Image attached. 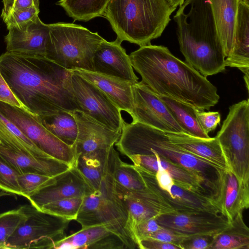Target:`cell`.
Listing matches in <instances>:
<instances>
[{"instance_id": "6da1fadb", "label": "cell", "mask_w": 249, "mask_h": 249, "mask_svg": "<svg viewBox=\"0 0 249 249\" xmlns=\"http://www.w3.org/2000/svg\"><path fill=\"white\" fill-rule=\"evenodd\" d=\"M0 71L24 108L38 116L81 111L72 93V71L45 56L6 52Z\"/></svg>"}, {"instance_id": "7a4b0ae2", "label": "cell", "mask_w": 249, "mask_h": 249, "mask_svg": "<svg viewBox=\"0 0 249 249\" xmlns=\"http://www.w3.org/2000/svg\"><path fill=\"white\" fill-rule=\"evenodd\" d=\"M142 82L158 95L169 97L199 110L218 103L216 88L186 62L161 45L140 47L129 55Z\"/></svg>"}, {"instance_id": "3957f363", "label": "cell", "mask_w": 249, "mask_h": 249, "mask_svg": "<svg viewBox=\"0 0 249 249\" xmlns=\"http://www.w3.org/2000/svg\"><path fill=\"white\" fill-rule=\"evenodd\" d=\"M174 19L186 62L205 77L225 70V56L209 0H184Z\"/></svg>"}, {"instance_id": "277c9868", "label": "cell", "mask_w": 249, "mask_h": 249, "mask_svg": "<svg viewBox=\"0 0 249 249\" xmlns=\"http://www.w3.org/2000/svg\"><path fill=\"white\" fill-rule=\"evenodd\" d=\"M115 144L117 150L128 158L135 155L156 154L181 166L202 181L214 199L218 194L224 170L174 144L163 131L137 122H124Z\"/></svg>"}, {"instance_id": "5b68a950", "label": "cell", "mask_w": 249, "mask_h": 249, "mask_svg": "<svg viewBox=\"0 0 249 249\" xmlns=\"http://www.w3.org/2000/svg\"><path fill=\"white\" fill-rule=\"evenodd\" d=\"M176 9L168 0H110L103 16L120 41L142 47L161 35Z\"/></svg>"}, {"instance_id": "8992f818", "label": "cell", "mask_w": 249, "mask_h": 249, "mask_svg": "<svg viewBox=\"0 0 249 249\" xmlns=\"http://www.w3.org/2000/svg\"><path fill=\"white\" fill-rule=\"evenodd\" d=\"M113 169L109 165L99 188L83 198L76 220L82 228L104 225L126 249L138 248L127 208L116 188Z\"/></svg>"}, {"instance_id": "52a82bcc", "label": "cell", "mask_w": 249, "mask_h": 249, "mask_svg": "<svg viewBox=\"0 0 249 249\" xmlns=\"http://www.w3.org/2000/svg\"><path fill=\"white\" fill-rule=\"evenodd\" d=\"M45 57L70 70L94 71L93 58L105 39L81 25L57 22L49 24Z\"/></svg>"}, {"instance_id": "ba28073f", "label": "cell", "mask_w": 249, "mask_h": 249, "mask_svg": "<svg viewBox=\"0 0 249 249\" xmlns=\"http://www.w3.org/2000/svg\"><path fill=\"white\" fill-rule=\"evenodd\" d=\"M216 138L229 169L240 183L249 184V99L229 107Z\"/></svg>"}, {"instance_id": "9c48e42d", "label": "cell", "mask_w": 249, "mask_h": 249, "mask_svg": "<svg viewBox=\"0 0 249 249\" xmlns=\"http://www.w3.org/2000/svg\"><path fill=\"white\" fill-rule=\"evenodd\" d=\"M20 207L26 217L8 239L7 249H53L66 236L70 220L39 210L31 204Z\"/></svg>"}, {"instance_id": "30bf717a", "label": "cell", "mask_w": 249, "mask_h": 249, "mask_svg": "<svg viewBox=\"0 0 249 249\" xmlns=\"http://www.w3.org/2000/svg\"><path fill=\"white\" fill-rule=\"evenodd\" d=\"M134 166L141 176L146 188L175 213H220L213 199L179 186L166 171L159 170L155 174L140 166L134 165Z\"/></svg>"}, {"instance_id": "8fae6325", "label": "cell", "mask_w": 249, "mask_h": 249, "mask_svg": "<svg viewBox=\"0 0 249 249\" xmlns=\"http://www.w3.org/2000/svg\"><path fill=\"white\" fill-rule=\"evenodd\" d=\"M0 113L45 153L71 166L76 164L77 156L74 148L50 132L38 116L2 102H0Z\"/></svg>"}, {"instance_id": "7c38bea8", "label": "cell", "mask_w": 249, "mask_h": 249, "mask_svg": "<svg viewBox=\"0 0 249 249\" xmlns=\"http://www.w3.org/2000/svg\"><path fill=\"white\" fill-rule=\"evenodd\" d=\"M71 84L72 93L81 111L121 133L125 122L121 110L101 90L73 71Z\"/></svg>"}, {"instance_id": "4fadbf2b", "label": "cell", "mask_w": 249, "mask_h": 249, "mask_svg": "<svg viewBox=\"0 0 249 249\" xmlns=\"http://www.w3.org/2000/svg\"><path fill=\"white\" fill-rule=\"evenodd\" d=\"M133 122H139L164 132L185 133L159 95L142 81L132 85Z\"/></svg>"}, {"instance_id": "5bb4252c", "label": "cell", "mask_w": 249, "mask_h": 249, "mask_svg": "<svg viewBox=\"0 0 249 249\" xmlns=\"http://www.w3.org/2000/svg\"><path fill=\"white\" fill-rule=\"evenodd\" d=\"M156 219L161 227L186 236H213L230 224L221 213L209 212L166 213L158 216Z\"/></svg>"}, {"instance_id": "9a60e30c", "label": "cell", "mask_w": 249, "mask_h": 249, "mask_svg": "<svg viewBox=\"0 0 249 249\" xmlns=\"http://www.w3.org/2000/svg\"><path fill=\"white\" fill-rule=\"evenodd\" d=\"M55 181L31 196V204L38 210L44 205L61 199L84 197L93 192L89 182L76 165L55 177Z\"/></svg>"}, {"instance_id": "2e32d148", "label": "cell", "mask_w": 249, "mask_h": 249, "mask_svg": "<svg viewBox=\"0 0 249 249\" xmlns=\"http://www.w3.org/2000/svg\"><path fill=\"white\" fill-rule=\"evenodd\" d=\"M8 31L4 37L6 52L45 57L49 26L38 16Z\"/></svg>"}, {"instance_id": "e0dca14e", "label": "cell", "mask_w": 249, "mask_h": 249, "mask_svg": "<svg viewBox=\"0 0 249 249\" xmlns=\"http://www.w3.org/2000/svg\"><path fill=\"white\" fill-rule=\"evenodd\" d=\"M76 120L77 136L73 145L77 156L110 148L119 140L121 134L90 117L83 112H70Z\"/></svg>"}, {"instance_id": "ac0fdd59", "label": "cell", "mask_w": 249, "mask_h": 249, "mask_svg": "<svg viewBox=\"0 0 249 249\" xmlns=\"http://www.w3.org/2000/svg\"><path fill=\"white\" fill-rule=\"evenodd\" d=\"M122 42L116 38L111 42L105 39L100 44L93 58L94 71L133 85L138 82L139 78L134 72L129 55L121 46Z\"/></svg>"}, {"instance_id": "d6986e66", "label": "cell", "mask_w": 249, "mask_h": 249, "mask_svg": "<svg viewBox=\"0 0 249 249\" xmlns=\"http://www.w3.org/2000/svg\"><path fill=\"white\" fill-rule=\"evenodd\" d=\"M115 182L117 193L127 208L134 236L135 227L139 223L161 214L175 213L147 188L131 190Z\"/></svg>"}, {"instance_id": "ffe728a7", "label": "cell", "mask_w": 249, "mask_h": 249, "mask_svg": "<svg viewBox=\"0 0 249 249\" xmlns=\"http://www.w3.org/2000/svg\"><path fill=\"white\" fill-rule=\"evenodd\" d=\"M128 158L133 164L155 173L162 169L167 172L179 186L193 193L208 196L213 199L210 192L202 181L188 169L172 163L157 155H135Z\"/></svg>"}, {"instance_id": "44dd1931", "label": "cell", "mask_w": 249, "mask_h": 249, "mask_svg": "<svg viewBox=\"0 0 249 249\" xmlns=\"http://www.w3.org/2000/svg\"><path fill=\"white\" fill-rule=\"evenodd\" d=\"M229 222L249 207V184L240 183L230 170L222 171L218 194L214 200Z\"/></svg>"}, {"instance_id": "7402d4cb", "label": "cell", "mask_w": 249, "mask_h": 249, "mask_svg": "<svg viewBox=\"0 0 249 249\" xmlns=\"http://www.w3.org/2000/svg\"><path fill=\"white\" fill-rule=\"evenodd\" d=\"M124 249L125 245L104 225L82 228L58 241L53 249Z\"/></svg>"}, {"instance_id": "603a6c76", "label": "cell", "mask_w": 249, "mask_h": 249, "mask_svg": "<svg viewBox=\"0 0 249 249\" xmlns=\"http://www.w3.org/2000/svg\"><path fill=\"white\" fill-rule=\"evenodd\" d=\"M0 156L19 175L32 173L53 177L71 166L53 158L34 157L1 146Z\"/></svg>"}, {"instance_id": "cb8c5ba5", "label": "cell", "mask_w": 249, "mask_h": 249, "mask_svg": "<svg viewBox=\"0 0 249 249\" xmlns=\"http://www.w3.org/2000/svg\"><path fill=\"white\" fill-rule=\"evenodd\" d=\"M71 71L96 86L118 108L131 115L133 108L131 83L94 71L81 69Z\"/></svg>"}, {"instance_id": "d4e9b609", "label": "cell", "mask_w": 249, "mask_h": 249, "mask_svg": "<svg viewBox=\"0 0 249 249\" xmlns=\"http://www.w3.org/2000/svg\"><path fill=\"white\" fill-rule=\"evenodd\" d=\"M170 141L189 153L223 170H230L222 149L215 137L202 138L185 133L165 132Z\"/></svg>"}, {"instance_id": "484cf974", "label": "cell", "mask_w": 249, "mask_h": 249, "mask_svg": "<svg viewBox=\"0 0 249 249\" xmlns=\"http://www.w3.org/2000/svg\"><path fill=\"white\" fill-rule=\"evenodd\" d=\"M225 60L226 67L236 68L249 74V1L239 0L234 44Z\"/></svg>"}, {"instance_id": "4316f807", "label": "cell", "mask_w": 249, "mask_h": 249, "mask_svg": "<svg viewBox=\"0 0 249 249\" xmlns=\"http://www.w3.org/2000/svg\"><path fill=\"white\" fill-rule=\"evenodd\" d=\"M217 32L226 57L234 44L239 0H209Z\"/></svg>"}, {"instance_id": "83f0119b", "label": "cell", "mask_w": 249, "mask_h": 249, "mask_svg": "<svg viewBox=\"0 0 249 249\" xmlns=\"http://www.w3.org/2000/svg\"><path fill=\"white\" fill-rule=\"evenodd\" d=\"M0 146L42 158H52L38 148L14 124L0 113Z\"/></svg>"}, {"instance_id": "f1b7e54d", "label": "cell", "mask_w": 249, "mask_h": 249, "mask_svg": "<svg viewBox=\"0 0 249 249\" xmlns=\"http://www.w3.org/2000/svg\"><path fill=\"white\" fill-rule=\"evenodd\" d=\"M113 147L114 146L77 157L76 166L94 190L99 188L107 172Z\"/></svg>"}, {"instance_id": "f546056e", "label": "cell", "mask_w": 249, "mask_h": 249, "mask_svg": "<svg viewBox=\"0 0 249 249\" xmlns=\"http://www.w3.org/2000/svg\"><path fill=\"white\" fill-rule=\"evenodd\" d=\"M242 213H238L227 228L213 236L208 249H249V229Z\"/></svg>"}, {"instance_id": "4dcf8cb0", "label": "cell", "mask_w": 249, "mask_h": 249, "mask_svg": "<svg viewBox=\"0 0 249 249\" xmlns=\"http://www.w3.org/2000/svg\"><path fill=\"white\" fill-rule=\"evenodd\" d=\"M159 96L185 134L202 138H210L199 124L196 114L197 108L169 97Z\"/></svg>"}, {"instance_id": "1f68e13d", "label": "cell", "mask_w": 249, "mask_h": 249, "mask_svg": "<svg viewBox=\"0 0 249 249\" xmlns=\"http://www.w3.org/2000/svg\"><path fill=\"white\" fill-rule=\"evenodd\" d=\"M39 117L50 132L67 145L73 146L78 128L76 120L70 112L60 111L53 115Z\"/></svg>"}, {"instance_id": "d6a6232c", "label": "cell", "mask_w": 249, "mask_h": 249, "mask_svg": "<svg viewBox=\"0 0 249 249\" xmlns=\"http://www.w3.org/2000/svg\"><path fill=\"white\" fill-rule=\"evenodd\" d=\"M110 0H60L62 7L74 21H88L103 16Z\"/></svg>"}, {"instance_id": "836d02e7", "label": "cell", "mask_w": 249, "mask_h": 249, "mask_svg": "<svg viewBox=\"0 0 249 249\" xmlns=\"http://www.w3.org/2000/svg\"><path fill=\"white\" fill-rule=\"evenodd\" d=\"M113 176L116 183L128 190L139 191L146 188L134 165L123 161L118 154L114 161Z\"/></svg>"}, {"instance_id": "e575fe53", "label": "cell", "mask_w": 249, "mask_h": 249, "mask_svg": "<svg viewBox=\"0 0 249 249\" xmlns=\"http://www.w3.org/2000/svg\"><path fill=\"white\" fill-rule=\"evenodd\" d=\"M83 198L74 197L61 199L44 205L39 210L70 221L76 220Z\"/></svg>"}, {"instance_id": "d590c367", "label": "cell", "mask_w": 249, "mask_h": 249, "mask_svg": "<svg viewBox=\"0 0 249 249\" xmlns=\"http://www.w3.org/2000/svg\"><path fill=\"white\" fill-rule=\"evenodd\" d=\"M26 217L20 207L0 213V249H7L8 239Z\"/></svg>"}, {"instance_id": "8d00e7d4", "label": "cell", "mask_w": 249, "mask_h": 249, "mask_svg": "<svg viewBox=\"0 0 249 249\" xmlns=\"http://www.w3.org/2000/svg\"><path fill=\"white\" fill-rule=\"evenodd\" d=\"M55 180V177L32 173L20 174L18 178L22 196L28 199L41 189L53 183Z\"/></svg>"}, {"instance_id": "74e56055", "label": "cell", "mask_w": 249, "mask_h": 249, "mask_svg": "<svg viewBox=\"0 0 249 249\" xmlns=\"http://www.w3.org/2000/svg\"><path fill=\"white\" fill-rule=\"evenodd\" d=\"M19 174L0 156V188L22 196L18 183Z\"/></svg>"}, {"instance_id": "f35d334b", "label": "cell", "mask_w": 249, "mask_h": 249, "mask_svg": "<svg viewBox=\"0 0 249 249\" xmlns=\"http://www.w3.org/2000/svg\"><path fill=\"white\" fill-rule=\"evenodd\" d=\"M39 8L33 6L23 10L1 11L0 17L8 30L20 25L38 16Z\"/></svg>"}, {"instance_id": "ab89813d", "label": "cell", "mask_w": 249, "mask_h": 249, "mask_svg": "<svg viewBox=\"0 0 249 249\" xmlns=\"http://www.w3.org/2000/svg\"><path fill=\"white\" fill-rule=\"evenodd\" d=\"M196 114L200 126L207 134L214 130L220 124V115L218 112H205L197 109Z\"/></svg>"}, {"instance_id": "60d3db41", "label": "cell", "mask_w": 249, "mask_h": 249, "mask_svg": "<svg viewBox=\"0 0 249 249\" xmlns=\"http://www.w3.org/2000/svg\"><path fill=\"white\" fill-rule=\"evenodd\" d=\"M161 227L155 218L145 220L137 224L135 227L134 234L138 248L141 240L149 237Z\"/></svg>"}, {"instance_id": "b9f144b4", "label": "cell", "mask_w": 249, "mask_h": 249, "mask_svg": "<svg viewBox=\"0 0 249 249\" xmlns=\"http://www.w3.org/2000/svg\"><path fill=\"white\" fill-rule=\"evenodd\" d=\"M213 237L208 235L191 236L185 239L180 246L181 249H208Z\"/></svg>"}, {"instance_id": "7bdbcfd3", "label": "cell", "mask_w": 249, "mask_h": 249, "mask_svg": "<svg viewBox=\"0 0 249 249\" xmlns=\"http://www.w3.org/2000/svg\"><path fill=\"white\" fill-rule=\"evenodd\" d=\"M189 236H191L179 234L161 227L160 229L153 233L148 238L156 239L163 242L174 244L180 247V245L181 243Z\"/></svg>"}, {"instance_id": "ee69618b", "label": "cell", "mask_w": 249, "mask_h": 249, "mask_svg": "<svg viewBox=\"0 0 249 249\" xmlns=\"http://www.w3.org/2000/svg\"><path fill=\"white\" fill-rule=\"evenodd\" d=\"M0 102H2L18 107L24 108L21 103L18 101V100L12 92L6 81L3 77L2 74L0 73Z\"/></svg>"}, {"instance_id": "f6af8a7d", "label": "cell", "mask_w": 249, "mask_h": 249, "mask_svg": "<svg viewBox=\"0 0 249 249\" xmlns=\"http://www.w3.org/2000/svg\"><path fill=\"white\" fill-rule=\"evenodd\" d=\"M1 11L9 10H23L33 6L39 7V0H3Z\"/></svg>"}, {"instance_id": "bcb514c9", "label": "cell", "mask_w": 249, "mask_h": 249, "mask_svg": "<svg viewBox=\"0 0 249 249\" xmlns=\"http://www.w3.org/2000/svg\"><path fill=\"white\" fill-rule=\"evenodd\" d=\"M138 248L140 249H181L179 246L161 241L152 238L141 240Z\"/></svg>"}, {"instance_id": "7dc6e473", "label": "cell", "mask_w": 249, "mask_h": 249, "mask_svg": "<svg viewBox=\"0 0 249 249\" xmlns=\"http://www.w3.org/2000/svg\"><path fill=\"white\" fill-rule=\"evenodd\" d=\"M171 4L175 8L180 6L183 2L184 0H168Z\"/></svg>"}, {"instance_id": "c3c4849f", "label": "cell", "mask_w": 249, "mask_h": 249, "mask_svg": "<svg viewBox=\"0 0 249 249\" xmlns=\"http://www.w3.org/2000/svg\"><path fill=\"white\" fill-rule=\"evenodd\" d=\"M6 196H14V195L0 188V197Z\"/></svg>"}, {"instance_id": "681fc988", "label": "cell", "mask_w": 249, "mask_h": 249, "mask_svg": "<svg viewBox=\"0 0 249 249\" xmlns=\"http://www.w3.org/2000/svg\"><path fill=\"white\" fill-rule=\"evenodd\" d=\"M244 79L245 82L246 88L249 90V74H244Z\"/></svg>"}]
</instances>
